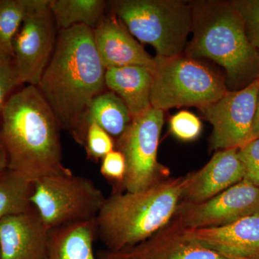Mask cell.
<instances>
[{
    "instance_id": "52a82bcc",
    "label": "cell",
    "mask_w": 259,
    "mask_h": 259,
    "mask_svg": "<svg viewBox=\"0 0 259 259\" xmlns=\"http://www.w3.org/2000/svg\"><path fill=\"white\" fill-rule=\"evenodd\" d=\"M105 199L91 180L72 174L35 181L30 201L46 226L52 231L66 225L96 219Z\"/></svg>"
},
{
    "instance_id": "7a4b0ae2",
    "label": "cell",
    "mask_w": 259,
    "mask_h": 259,
    "mask_svg": "<svg viewBox=\"0 0 259 259\" xmlns=\"http://www.w3.org/2000/svg\"><path fill=\"white\" fill-rule=\"evenodd\" d=\"M61 129L37 87L27 85L10 97L0 119V143L8 168L35 182L72 175L62 161Z\"/></svg>"
},
{
    "instance_id": "603a6c76",
    "label": "cell",
    "mask_w": 259,
    "mask_h": 259,
    "mask_svg": "<svg viewBox=\"0 0 259 259\" xmlns=\"http://www.w3.org/2000/svg\"><path fill=\"white\" fill-rule=\"evenodd\" d=\"M21 84L14 56L0 51V119L10 97Z\"/></svg>"
},
{
    "instance_id": "484cf974",
    "label": "cell",
    "mask_w": 259,
    "mask_h": 259,
    "mask_svg": "<svg viewBox=\"0 0 259 259\" xmlns=\"http://www.w3.org/2000/svg\"><path fill=\"white\" fill-rule=\"evenodd\" d=\"M172 134L180 141H192L201 134L202 124L198 117L183 110L172 116L169 122Z\"/></svg>"
},
{
    "instance_id": "2e32d148",
    "label": "cell",
    "mask_w": 259,
    "mask_h": 259,
    "mask_svg": "<svg viewBox=\"0 0 259 259\" xmlns=\"http://www.w3.org/2000/svg\"><path fill=\"white\" fill-rule=\"evenodd\" d=\"M185 229L194 241L231 259H259V214L221 227Z\"/></svg>"
},
{
    "instance_id": "d4e9b609",
    "label": "cell",
    "mask_w": 259,
    "mask_h": 259,
    "mask_svg": "<svg viewBox=\"0 0 259 259\" xmlns=\"http://www.w3.org/2000/svg\"><path fill=\"white\" fill-rule=\"evenodd\" d=\"M231 3L241 15L248 40L259 53V0H231Z\"/></svg>"
},
{
    "instance_id": "8992f818",
    "label": "cell",
    "mask_w": 259,
    "mask_h": 259,
    "mask_svg": "<svg viewBox=\"0 0 259 259\" xmlns=\"http://www.w3.org/2000/svg\"><path fill=\"white\" fill-rule=\"evenodd\" d=\"M152 71L151 106L158 110L207 106L228 91L226 76L199 59L185 55L156 56Z\"/></svg>"
},
{
    "instance_id": "e0dca14e",
    "label": "cell",
    "mask_w": 259,
    "mask_h": 259,
    "mask_svg": "<svg viewBox=\"0 0 259 259\" xmlns=\"http://www.w3.org/2000/svg\"><path fill=\"white\" fill-rule=\"evenodd\" d=\"M105 86L125 102L133 117L152 107L151 103L152 75L148 68L126 66L106 69Z\"/></svg>"
},
{
    "instance_id": "cb8c5ba5",
    "label": "cell",
    "mask_w": 259,
    "mask_h": 259,
    "mask_svg": "<svg viewBox=\"0 0 259 259\" xmlns=\"http://www.w3.org/2000/svg\"><path fill=\"white\" fill-rule=\"evenodd\" d=\"M83 146L88 158L98 161L115 149V142L105 130L92 121L87 130Z\"/></svg>"
},
{
    "instance_id": "6da1fadb",
    "label": "cell",
    "mask_w": 259,
    "mask_h": 259,
    "mask_svg": "<svg viewBox=\"0 0 259 259\" xmlns=\"http://www.w3.org/2000/svg\"><path fill=\"white\" fill-rule=\"evenodd\" d=\"M105 72L93 29L76 25L59 30L54 53L36 87L61 129L83 146L89 111L95 97L103 93Z\"/></svg>"
},
{
    "instance_id": "5b68a950",
    "label": "cell",
    "mask_w": 259,
    "mask_h": 259,
    "mask_svg": "<svg viewBox=\"0 0 259 259\" xmlns=\"http://www.w3.org/2000/svg\"><path fill=\"white\" fill-rule=\"evenodd\" d=\"M114 15L131 35L154 48L156 56L183 55L192 32L191 1L118 0L111 2Z\"/></svg>"
},
{
    "instance_id": "ba28073f",
    "label": "cell",
    "mask_w": 259,
    "mask_h": 259,
    "mask_svg": "<svg viewBox=\"0 0 259 259\" xmlns=\"http://www.w3.org/2000/svg\"><path fill=\"white\" fill-rule=\"evenodd\" d=\"M164 122L163 110L151 107L132 121L115 141V149L123 154L126 162L122 192L145 190L166 179V168L157 160L158 143Z\"/></svg>"
},
{
    "instance_id": "9c48e42d",
    "label": "cell",
    "mask_w": 259,
    "mask_h": 259,
    "mask_svg": "<svg viewBox=\"0 0 259 259\" xmlns=\"http://www.w3.org/2000/svg\"><path fill=\"white\" fill-rule=\"evenodd\" d=\"M50 0H30L13 40V55L22 83L36 87L49 64L57 39Z\"/></svg>"
},
{
    "instance_id": "44dd1931",
    "label": "cell",
    "mask_w": 259,
    "mask_h": 259,
    "mask_svg": "<svg viewBox=\"0 0 259 259\" xmlns=\"http://www.w3.org/2000/svg\"><path fill=\"white\" fill-rule=\"evenodd\" d=\"M32 185V181L9 168L0 175V220L31 207Z\"/></svg>"
},
{
    "instance_id": "ac0fdd59",
    "label": "cell",
    "mask_w": 259,
    "mask_h": 259,
    "mask_svg": "<svg viewBox=\"0 0 259 259\" xmlns=\"http://www.w3.org/2000/svg\"><path fill=\"white\" fill-rule=\"evenodd\" d=\"M97 238L96 219L59 227L51 231L45 259H97Z\"/></svg>"
},
{
    "instance_id": "9a60e30c",
    "label": "cell",
    "mask_w": 259,
    "mask_h": 259,
    "mask_svg": "<svg viewBox=\"0 0 259 259\" xmlns=\"http://www.w3.org/2000/svg\"><path fill=\"white\" fill-rule=\"evenodd\" d=\"M93 31L95 47L106 69L141 66L152 71L154 58L145 51L115 15L104 17Z\"/></svg>"
},
{
    "instance_id": "f546056e",
    "label": "cell",
    "mask_w": 259,
    "mask_h": 259,
    "mask_svg": "<svg viewBox=\"0 0 259 259\" xmlns=\"http://www.w3.org/2000/svg\"><path fill=\"white\" fill-rule=\"evenodd\" d=\"M8 168V159L7 156L6 151H5L4 147L0 143V175Z\"/></svg>"
},
{
    "instance_id": "4316f807",
    "label": "cell",
    "mask_w": 259,
    "mask_h": 259,
    "mask_svg": "<svg viewBox=\"0 0 259 259\" xmlns=\"http://www.w3.org/2000/svg\"><path fill=\"white\" fill-rule=\"evenodd\" d=\"M100 172L114 187L112 193L122 192V184L125 180L126 162L123 154L115 149L102 158Z\"/></svg>"
},
{
    "instance_id": "f1b7e54d",
    "label": "cell",
    "mask_w": 259,
    "mask_h": 259,
    "mask_svg": "<svg viewBox=\"0 0 259 259\" xmlns=\"http://www.w3.org/2000/svg\"><path fill=\"white\" fill-rule=\"evenodd\" d=\"M259 138V94L257 100L256 108H255L254 119H253V127H252L251 135L250 141Z\"/></svg>"
},
{
    "instance_id": "5bb4252c",
    "label": "cell",
    "mask_w": 259,
    "mask_h": 259,
    "mask_svg": "<svg viewBox=\"0 0 259 259\" xmlns=\"http://www.w3.org/2000/svg\"><path fill=\"white\" fill-rule=\"evenodd\" d=\"M243 178L244 168L238 149L221 150L199 171L186 175L182 201L198 203L208 200Z\"/></svg>"
},
{
    "instance_id": "30bf717a",
    "label": "cell",
    "mask_w": 259,
    "mask_h": 259,
    "mask_svg": "<svg viewBox=\"0 0 259 259\" xmlns=\"http://www.w3.org/2000/svg\"><path fill=\"white\" fill-rule=\"evenodd\" d=\"M259 94V79L245 88L228 92L199 110L212 126L214 150L241 148L249 142Z\"/></svg>"
},
{
    "instance_id": "3957f363",
    "label": "cell",
    "mask_w": 259,
    "mask_h": 259,
    "mask_svg": "<svg viewBox=\"0 0 259 259\" xmlns=\"http://www.w3.org/2000/svg\"><path fill=\"white\" fill-rule=\"evenodd\" d=\"M192 38L185 55L208 59L226 71L229 91L242 90L259 79V53L245 34L244 23L231 1H191Z\"/></svg>"
},
{
    "instance_id": "7402d4cb",
    "label": "cell",
    "mask_w": 259,
    "mask_h": 259,
    "mask_svg": "<svg viewBox=\"0 0 259 259\" xmlns=\"http://www.w3.org/2000/svg\"><path fill=\"white\" fill-rule=\"evenodd\" d=\"M30 0H0V51L13 55V40L26 16Z\"/></svg>"
},
{
    "instance_id": "d6986e66",
    "label": "cell",
    "mask_w": 259,
    "mask_h": 259,
    "mask_svg": "<svg viewBox=\"0 0 259 259\" xmlns=\"http://www.w3.org/2000/svg\"><path fill=\"white\" fill-rule=\"evenodd\" d=\"M106 5L102 0H50L49 3L59 30L76 25L95 29L105 17Z\"/></svg>"
},
{
    "instance_id": "7c38bea8",
    "label": "cell",
    "mask_w": 259,
    "mask_h": 259,
    "mask_svg": "<svg viewBox=\"0 0 259 259\" xmlns=\"http://www.w3.org/2000/svg\"><path fill=\"white\" fill-rule=\"evenodd\" d=\"M97 259H231L194 241L174 218L156 234L120 250H99Z\"/></svg>"
},
{
    "instance_id": "277c9868",
    "label": "cell",
    "mask_w": 259,
    "mask_h": 259,
    "mask_svg": "<svg viewBox=\"0 0 259 259\" xmlns=\"http://www.w3.org/2000/svg\"><path fill=\"white\" fill-rule=\"evenodd\" d=\"M185 183L186 176L166 178L139 192L112 193L97 214V238L110 250L146 241L173 220Z\"/></svg>"
},
{
    "instance_id": "4fadbf2b",
    "label": "cell",
    "mask_w": 259,
    "mask_h": 259,
    "mask_svg": "<svg viewBox=\"0 0 259 259\" xmlns=\"http://www.w3.org/2000/svg\"><path fill=\"white\" fill-rule=\"evenodd\" d=\"M51 230L32 206L0 220V259H45Z\"/></svg>"
},
{
    "instance_id": "ffe728a7",
    "label": "cell",
    "mask_w": 259,
    "mask_h": 259,
    "mask_svg": "<svg viewBox=\"0 0 259 259\" xmlns=\"http://www.w3.org/2000/svg\"><path fill=\"white\" fill-rule=\"evenodd\" d=\"M92 121L105 130L112 139L117 140L128 127L132 116L120 97L111 91L105 92L95 97L92 103L88 123Z\"/></svg>"
},
{
    "instance_id": "8fae6325",
    "label": "cell",
    "mask_w": 259,
    "mask_h": 259,
    "mask_svg": "<svg viewBox=\"0 0 259 259\" xmlns=\"http://www.w3.org/2000/svg\"><path fill=\"white\" fill-rule=\"evenodd\" d=\"M254 214H259V187L243 180L208 200L182 201L174 218L186 229H197L227 226Z\"/></svg>"
},
{
    "instance_id": "83f0119b",
    "label": "cell",
    "mask_w": 259,
    "mask_h": 259,
    "mask_svg": "<svg viewBox=\"0 0 259 259\" xmlns=\"http://www.w3.org/2000/svg\"><path fill=\"white\" fill-rule=\"evenodd\" d=\"M238 154L244 168L243 180L259 187V138L238 148Z\"/></svg>"
}]
</instances>
